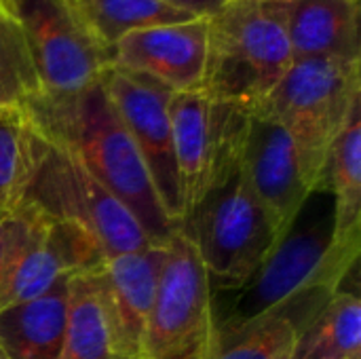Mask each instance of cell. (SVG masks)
<instances>
[{
	"mask_svg": "<svg viewBox=\"0 0 361 359\" xmlns=\"http://www.w3.org/2000/svg\"><path fill=\"white\" fill-rule=\"evenodd\" d=\"M292 229L275 245L264 264L243 286L235 288L231 311L216 324H247L271 313H281L300 332L311 317L341 290L355 273L361 241L334 239V205L328 188L313 190ZM311 197V195H309Z\"/></svg>",
	"mask_w": 361,
	"mask_h": 359,
	"instance_id": "cell-1",
	"label": "cell"
},
{
	"mask_svg": "<svg viewBox=\"0 0 361 359\" xmlns=\"http://www.w3.org/2000/svg\"><path fill=\"white\" fill-rule=\"evenodd\" d=\"M23 108L38 131L66 144L91 176L133 214L154 245L171 241L180 226L165 214L146 163L102 80L72 97L53 99L38 93Z\"/></svg>",
	"mask_w": 361,
	"mask_h": 359,
	"instance_id": "cell-2",
	"label": "cell"
},
{
	"mask_svg": "<svg viewBox=\"0 0 361 359\" xmlns=\"http://www.w3.org/2000/svg\"><path fill=\"white\" fill-rule=\"evenodd\" d=\"M250 108L231 104L224 140L212 180L180 224L195 245L212 290H235L250 281L279 243L262 203L250 188L241 163V138Z\"/></svg>",
	"mask_w": 361,
	"mask_h": 359,
	"instance_id": "cell-3",
	"label": "cell"
},
{
	"mask_svg": "<svg viewBox=\"0 0 361 359\" xmlns=\"http://www.w3.org/2000/svg\"><path fill=\"white\" fill-rule=\"evenodd\" d=\"M292 61L288 2H226L207 17L203 91L212 99L256 108Z\"/></svg>",
	"mask_w": 361,
	"mask_h": 359,
	"instance_id": "cell-4",
	"label": "cell"
},
{
	"mask_svg": "<svg viewBox=\"0 0 361 359\" xmlns=\"http://www.w3.org/2000/svg\"><path fill=\"white\" fill-rule=\"evenodd\" d=\"M361 104L360 59H294L275 89L256 106L292 135L311 190L326 188L328 152Z\"/></svg>",
	"mask_w": 361,
	"mask_h": 359,
	"instance_id": "cell-5",
	"label": "cell"
},
{
	"mask_svg": "<svg viewBox=\"0 0 361 359\" xmlns=\"http://www.w3.org/2000/svg\"><path fill=\"white\" fill-rule=\"evenodd\" d=\"M42 138L44 146L25 203L49 218L85 229L106 258L154 245L133 214L91 176L66 144L44 133Z\"/></svg>",
	"mask_w": 361,
	"mask_h": 359,
	"instance_id": "cell-6",
	"label": "cell"
},
{
	"mask_svg": "<svg viewBox=\"0 0 361 359\" xmlns=\"http://www.w3.org/2000/svg\"><path fill=\"white\" fill-rule=\"evenodd\" d=\"M11 11L23 28L40 95H78L112 68V49L89 32L70 0H13Z\"/></svg>",
	"mask_w": 361,
	"mask_h": 359,
	"instance_id": "cell-7",
	"label": "cell"
},
{
	"mask_svg": "<svg viewBox=\"0 0 361 359\" xmlns=\"http://www.w3.org/2000/svg\"><path fill=\"white\" fill-rule=\"evenodd\" d=\"M214 326V290L207 271L195 245L178 231L167 243L146 326L144 359H197Z\"/></svg>",
	"mask_w": 361,
	"mask_h": 359,
	"instance_id": "cell-8",
	"label": "cell"
},
{
	"mask_svg": "<svg viewBox=\"0 0 361 359\" xmlns=\"http://www.w3.org/2000/svg\"><path fill=\"white\" fill-rule=\"evenodd\" d=\"M102 83L146 163L165 214L180 226L182 197L169 121V99L173 91L148 76L125 72L114 66L102 76Z\"/></svg>",
	"mask_w": 361,
	"mask_h": 359,
	"instance_id": "cell-9",
	"label": "cell"
},
{
	"mask_svg": "<svg viewBox=\"0 0 361 359\" xmlns=\"http://www.w3.org/2000/svg\"><path fill=\"white\" fill-rule=\"evenodd\" d=\"M241 163L250 188L262 203L281 241L313 190L302 176L290 131L260 108H250L247 112Z\"/></svg>",
	"mask_w": 361,
	"mask_h": 359,
	"instance_id": "cell-10",
	"label": "cell"
},
{
	"mask_svg": "<svg viewBox=\"0 0 361 359\" xmlns=\"http://www.w3.org/2000/svg\"><path fill=\"white\" fill-rule=\"evenodd\" d=\"M104 260L102 248L85 229L42 214L0 294V309L38 298L63 279L93 273Z\"/></svg>",
	"mask_w": 361,
	"mask_h": 359,
	"instance_id": "cell-11",
	"label": "cell"
},
{
	"mask_svg": "<svg viewBox=\"0 0 361 359\" xmlns=\"http://www.w3.org/2000/svg\"><path fill=\"white\" fill-rule=\"evenodd\" d=\"M207 63V19L154 25L123 36L112 66L148 76L173 93L203 89Z\"/></svg>",
	"mask_w": 361,
	"mask_h": 359,
	"instance_id": "cell-12",
	"label": "cell"
},
{
	"mask_svg": "<svg viewBox=\"0 0 361 359\" xmlns=\"http://www.w3.org/2000/svg\"><path fill=\"white\" fill-rule=\"evenodd\" d=\"M228 106L231 104L212 99L203 89L178 91L169 99L173 154L182 197V222L203 197L212 180L226 131Z\"/></svg>",
	"mask_w": 361,
	"mask_h": 359,
	"instance_id": "cell-13",
	"label": "cell"
},
{
	"mask_svg": "<svg viewBox=\"0 0 361 359\" xmlns=\"http://www.w3.org/2000/svg\"><path fill=\"white\" fill-rule=\"evenodd\" d=\"M167 245H148L137 252L116 254L97 269L116 334L125 349L144 359V336Z\"/></svg>",
	"mask_w": 361,
	"mask_h": 359,
	"instance_id": "cell-14",
	"label": "cell"
},
{
	"mask_svg": "<svg viewBox=\"0 0 361 359\" xmlns=\"http://www.w3.org/2000/svg\"><path fill=\"white\" fill-rule=\"evenodd\" d=\"M70 279L38 298L0 309V349L6 358L59 359L68 330Z\"/></svg>",
	"mask_w": 361,
	"mask_h": 359,
	"instance_id": "cell-15",
	"label": "cell"
},
{
	"mask_svg": "<svg viewBox=\"0 0 361 359\" xmlns=\"http://www.w3.org/2000/svg\"><path fill=\"white\" fill-rule=\"evenodd\" d=\"M288 36L294 59H360V0H290Z\"/></svg>",
	"mask_w": 361,
	"mask_h": 359,
	"instance_id": "cell-16",
	"label": "cell"
},
{
	"mask_svg": "<svg viewBox=\"0 0 361 359\" xmlns=\"http://www.w3.org/2000/svg\"><path fill=\"white\" fill-rule=\"evenodd\" d=\"M59 359H140L121 343L99 273L70 279V313Z\"/></svg>",
	"mask_w": 361,
	"mask_h": 359,
	"instance_id": "cell-17",
	"label": "cell"
},
{
	"mask_svg": "<svg viewBox=\"0 0 361 359\" xmlns=\"http://www.w3.org/2000/svg\"><path fill=\"white\" fill-rule=\"evenodd\" d=\"M326 188L334 205V239L361 241V104L330 146Z\"/></svg>",
	"mask_w": 361,
	"mask_h": 359,
	"instance_id": "cell-18",
	"label": "cell"
},
{
	"mask_svg": "<svg viewBox=\"0 0 361 359\" xmlns=\"http://www.w3.org/2000/svg\"><path fill=\"white\" fill-rule=\"evenodd\" d=\"M42 146L44 138L25 108H0V218L23 203Z\"/></svg>",
	"mask_w": 361,
	"mask_h": 359,
	"instance_id": "cell-19",
	"label": "cell"
},
{
	"mask_svg": "<svg viewBox=\"0 0 361 359\" xmlns=\"http://www.w3.org/2000/svg\"><path fill=\"white\" fill-rule=\"evenodd\" d=\"M292 359H361V300L336 292L298 332Z\"/></svg>",
	"mask_w": 361,
	"mask_h": 359,
	"instance_id": "cell-20",
	"label": "cell"
},
{
	"mask_svg": "<svg viewBox=\"0 0 361 359\" xmlns=\"http://www.w3.org/2000/svg\"><path fill=\"white\" fill-rule=\"evenodd\" d=\"M70 4L89 32L108 49H114L131 32L197 19L165 0H70Z\"/></svg>",
	"mask_w": 361,
	"mask_h": 359,
	"instance_id": "cell-21",
	"label": "cell"
},
{
	"mask_svg": "<svg viewBox=\"0 0 361 359\" xmlns=\"http://www.w3.org/2000/svg\"><path fill=\"white\" fill-rule=\"evenodd\" d=\"M298 330L281 313L247 324H216L197 359H292Z\"/></svg>",
	"mask_w": 361,
	"mask_h": 359,
	"instance_id": "cell-22",
	"label": "cell"
},
{
	"mask_svg": "<svg viewBox=\"0 0 361 359\" xmlns=\"http://www.w3.org/2000/svg\"><path fill=\"white\" fill-rule=\"evenodd\" d=\"M40 93L23 28L0 2V108L25 106Z\"/></svg>",
	"mask_w": 361,
	"mask_h": 359,
	"instance_id": "cell-23",
	"label": "cell"
},
{
	"mask_svg": "<svg viewBox=\"0 0 361 359\" xmlns=\"http://www.w3.org/2000/svg\"><path fill=\"white\" fill-rule=\"evenodd\" d=\"M42 214L30 203H21L15 212L0 218V294L23 256Z\"/></svg>",
	"mask_w": 361,
	"mask_h": 359,
	"instance_id": "cell-24",
	"label": "cell"
},
{
	"mask_svg": "<svg viewBox=\"0 0 361 359\" xmlns=\"http://www.w3.org/2000/svg\"><path fill=\"white\" fill-rule=\"evenodd\" d=\"M165 2L195 15L197 19H207L226 4V0H165Z\"/></svg>",
	"mask_w": 361,
	"mask_h": 359,
	"instance_id": "cell-25",
	"label": "cell"
},
{
	"mask_svg": "<svg viewBox=\"0 0 361 359\" xmlns=\"http://www.w3.org/2000/svg\"><path fill=\"white\" fill-rule=\"evenodd\" d=\"M226 2H290V0H226Z\"/></svg>",
	"mask_w": 361,
	"mask_h": 359,
	"instance_id": "cell-26",
	"label": "cell"
},
{
	"mask_svg": "<svg viewBox=\"0 0 361 359\" xmlns=\"http://www.w3.org/2000/svg\"><path fill=\"white\" fill-rule=\"evenodd\" d=\"M0 359H8L6 355H4V351H2V349H0Z\"/></svg>",
	"mask_w": 361,
	"mask_h": 359,
	"instance_id": "cell-27",
	"label": "cell"
},
{
	"mask_svg": "<svg viewBox=\"0 0 361 359\" xmlns=\"http://www.w3.org/2000/svg\"><path fill=\"white\" fill-rule=\"evenodd\" d=\"M4 2H6V6H11V2H13V0H4Z\"/></svg>",
	"mask_w": 361,
	"mask_h": 359,
	"instance_id": "cell-28",
	"label": "cell"
},
{
	"mask_svg": "<svg viewBox=\"0 0 361 359\" xmlns=\"http://www.w3.org/2000/svg\"><path fill=\"white\" fill-rule=\"evenodd\" d=\"M0 2H2V4H6V2H4V0H0ZM8 8H11V6H8Z\"/></svg>",
	"mask_w": 361,
	"mask_h": 359,
	"instance_id": "cell-29",
	"label": "cell"
}]
</instances>
